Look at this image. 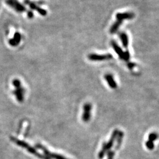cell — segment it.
Wrapping results in <instances>:
<instances>
[{"label": "cell", "instance_id": "6da1fadb", "mask_svg": "<svg viewBox=\"0 0 159 159\" xmlns=\"http://www.w3.org/2000/svg\"><path fill=\"white\" fill-rule=\"evenodd\" d=\"M11 141H12L14 143H15V144L18 145V146H20L22 148L26 149L30 153L35 155V156H37V157H38L39 158H41V159H50L49 157H46L45 156H44V155L40 154L39 153H38L37 151V150L34 147H31L30 145H28L27 143H26L24 141L20 140L17 139L16 138L12 137H11Z\"/></svg>", "mask_w": 159, "mask_h": 159}, {"label": "cell", "instance_id": "7a4b0ae2", "mask_svg": "<svg viewBox=\"0 0 159 159\" xmlns=\"http://www.w3.org/2000/svg\"><path fill=\"white\" fill-rule=\"evenodd\" d=\"M118 133V130L117 129L115 130L113 132L110 140L108 142H104V143H103L102 145L101 150L100 151V152L98 154V157H99V159H102L103 157H104L105 154L107 153V152H108L109 150H110L111 148L112 147V146L114 145V143L115 139L117 137Z\"/></svg>", "mask_w": 159, "mask_h": 159}, {"label": "cell", "instance_id": "3957f363", "mask_svg": "<svg viewBox=\"0 0 159 159\" xmlns=\"http://www.w3.org/2000/svg\"><path fill=\"white\" fill-rule=\"evenodd\" d=\"M35 147H37V148H39L43 152H44L45 156L47 157H49L50 159H68L66 157H64L63 156L59 154H57V153H53L50 152V151L48 150L45 147H44V146H43L41 144H39V143H37L35 145Z\"/></svg>", "mask_w": 159, "mask_h": 159}, {"label": "cell", "instance_id": "277c9868", "mask_svg": "<svg viewBox=\"0 0 159 159\" xmlns=\"http://www.w3.org/2000/svg\"><path fill=\"white\" fill-rule=\"evenodd\" d=\"M113 55L111 54H90L88 55V58L93 61H101L105 60H109L112 59Z\"/></svg>", "mask_w": 159, "mask_h": 159}, {"label": "cell", "instance_id": "5b68a950", "mask_svg": "<svg viewBox=\"0 0 159 159\" xmlns=\"http://www.w3.org/2000/svg\"><path fill=\"white\" fill-rule=\"evenodd\" d=\"M5 3L18 12H22L26 10V7L17 0H5Z\"/></svg>", "mask_w": 159, "mask_h": 159}, {"label": "cell", "instance_id": "8992f818", "mask_svg": "<svg viewBox=\"0 0 159 159\" xmlns=\"http://www.w3.org/2000/svg\"><path fill=\"white\" fill-rule=\"evenodd\" d=\"M92 106L89 102H87L83 106V113L82 115V120L84 122H88L91 118V111Z\"/></svg>", "mask_w": 159, "mask_h": 159}, {"label": "cell", "instance_id": "52a82bcc", "mask_svg": "<svg viewBox=\"0 0 159 159\" xmlns=\"http://www.w3.org/2000/svg\"><path fill=\"white\" fill-rule=\"evenodd\" d=\"M134 14L130 12H118L116 14V18L117 20L123 21L125 20H131L134 17Z\"/></svg>", "mask_w": 159, "mask_h": 159}, {"label": "cell", "instance_id": "ba28073f", "mask_svg": "<svg viewBox=\"0 0 159 159\" xmlns=\"http://www.w3.org/2000/svg\"><path fill=\"white\" fill-rule=\"evenodd\" d=\"M26 92V90L23 87H20V88L15 89L13 91V94L15 95V96L17 99L18 102H22L24 101V95Z\"/></svg>", "mask_w": 159, "mask_h": 159}, {"label": "cell", "instance_id": "9c48e42d", "mask_svg": "<svg viewBox=\"0 0 159 159\" xmlns=\"http://www.w3.org/2000/svg\"><path fill=\"white\" fill-rule=\"evenodd\" d=\"M104 79L108 83L109 87L112 89H116L117 87V84L116 83L113 76L110 74H106L104 75Z\"/></svg>", "mask_w": 159, "mask_h": 159}, {"label": "cell", "instance_id": "30bf717a", "mask_svg": "<svg viewBox=\"0 0 159 159\" xmlns=\"http://www.w3.org/2000/svg\"><path fill=\"white\" fill-rule=\"evenodd\" d=\"M111 45L112 46L113 49H114V51L116 53V54L118 55L120 59L123 60V55H124V51L122 49V48L118 45V44L114 40H112L111 41Z\"/></svg>", "mask_w": 159, "mask_h": 159}, {"label": "cell", "instance_id": "8fae6325", "mask_svg": "<svg viewBox=\"0 0 159 159\" xmlns=\"http://www.w3.org/2000/svg\"><path fill=\"white\" fill-rule=\"evenodd\" d=\"M119 37L120 38L123 46L125 48V49H127V47H129V39L128 35L124 32H122V33L119 34Z\"/></svg>", "mask_w": 159, "mask_h": 159}, {"label": "cell", "instance_id": "7c38bea8", "mask_svg": "<svg viewBox=\"0 0 159 159\" xmlns=\"http://www.w3.org/2000/svg\"><path fill=\"white\" fill-rule=\"evenodd\" d=\"M123 23V21H119V20H116L114 23L111 26L110 28V33L111 34H114L118 31L119 28L120 27Z\"/></svg>", "mask_w": 159, "mask_h": 159}, {"label": "cell", "instance_id": "4fadbf2b", "mask_svg": "<svg viewBox=\"0 0 159 159\" xmlns=\"http://www.w3.org/2000/svg\"><path fill=\"white\" fill-rule=\"evenodd\" d=\"M124 137V133L123 131H118V133L117 134V136L116 137L117 139V143H116V150H118L120 148L122 145V141Z\"/></svg>", "mask_w": 159, "mask_h": 159}, {"label": "cell", "instance_id": "5bb4252c", "mask_svg": "<svg viewBox=\"0 0 159 159\" xmlns=\"http://www.w3.org/2000/svg\"><path fill=\"white\" fill-rule=\"evenodd\" d=\"M34 10H35L38 14L41 15L42 16H45L47 14V10H45V9H43V8L40 7L38 6V5H37L36 7V8H35Z\"/></svg>", "mask_w": 159, "mask_h": 159}, {"label": "cell", "instance_id": "9a60e30c", "mask_svg": "<svg viewBox=\"0 0 159 159\" xmlns=\"http://www.w3.org/2000/svg\"><path fill=\"white\" fill-rule=\"evenodd\" d=\"M14 40L15 41V43H17V45H18L20 44V43L21 41V35L18 32H16V33L14 34Z\"/></svg>", "mask_w": 159, "mask_h": 159}, {"label": "cell", "instance_id": "2e32d148", "mask_svg": "<svg viewBox=\"0 0 159 159\" xmlns=\"http://www.w3.org/2000/svg\"><path fill=\"white\" fill-rule=\"evenodd\" d=\"M148 138L149 141L153 142L154 141H156L157 139L158 134L156 133H152L148 135Z\"/></svg>", "mask_w": 159, "mask_h": 159}, {"label": "cell", "instance_id": "e0dca14e", "mask_svg": "<svg viewBox=\"0 0 159 159\" xmlns=\"http://www.w3.org/2000/svg\"><path fill=\"white\" fill-rule=\"evenodd\" d=\"M130 58V54L129 50H126L125 51H124V55H123V60L125 61V62H129Z\"/></svg>", "mask_w": 159, "mask_h": 159}, {"label": "cell", "instance_id": "ac0fdd59", "mask_svg": "<svg viewBox=\"0 0 159 159\" xmlns=\"http://www.w3.org/2000/svg\"><path fill=\"white\" fill-rule=\"evenodd\" d=\"M12 84L15 87V89L20 88V87H21V83L20 80L18 79H14L12 80Z\"/></svg>", "mask_w": 159, "mask_h": 159}, {"label": "cell", "instance_id": "d6986e66", "mask_svg": "<svg viewBox=\"0 0 159 159\" xmlns=\"http://www.w3.org/2000/svg\"><path fill=\"white\" fill-rule=\"evenodd\" d=\"M146 146L148 150H152L154 148V145L153 142L151 141H149V140L146 141Z\"/></svg>", "mask_w": 159, "mask_h": 159}, {"label": "cell", "instance_id": "ffe728a7", "mask_svg": "<svg viewBox=\"0 0 159 159\" xmlns=\"http://www.w3.org/2000/svg\"><path fill=\"white\" fill-rule=\"evenodd\" d=\"M107 159H113L114 154H115V152L114 151H111V150H109L108 152H107Z\"/></svg>", "mask_w": 159, "mask_h": 159}, {"label": "cell", "instance_id": "44dd1931", "mask_svg": "<svg viewBox=\"0 0 159 159\" xmlns=\"http://www.w3.org/2000/svg\"><path fill=\"white\" fill-rule=\"evenodd\" d=\"M127 67L129 68V69L133 70L135 67H136V64L133 62H127Z\"/></svg>", "mask_w": 159, "mask_h": 159}, {"label": "cell", "instance_id": "7402d4cb", "mask_svg": "<svg viewBox=\"0 0 159 159\" xmlns=\"http://www.w3.org/2000/svg\"><path fill=\"white\" fill-rule=\"evenodd\" d=\"M9 44L12 46V47H16V46H17L18 45L17 44V43H15V41L14 40V39L13 38H11L10 39H9Z\"/></svg>", "mask_w": 159, "mask_h": 159}, {"label": "cell", "instance_id": "603a6c76", "mask_svg": "<svg viewBox=\"0 0 159 159\" xmlns=\"http://www.w3.org/2000/svg\"><path fill=\"white\" fill-rule=\"evenodd\" d=\"M27 17L28 18L31 19L34 17V13L32 11H28L27 12Z\"/></svg>", "mask_w": 159, "mask_h": 159}]
</instances>
